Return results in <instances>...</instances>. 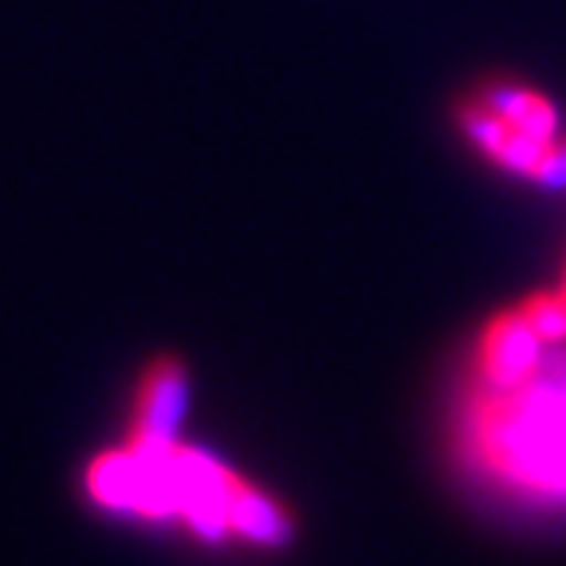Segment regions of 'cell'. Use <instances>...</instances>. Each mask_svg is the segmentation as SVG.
Wrapping results in <instances>:
<instances>
[{"label": "cell", "instance_id": "obj_1", "mask_svg": "<svg viewBox=\"0 0 566 566\" xmlns=\"http://www.w3.org/2000/svg\"><path fill=\"white\" fill-rule=\"evenodd\" d=\"M460 444L480 476L527 500H566V370L547 366L512 389H488L464 409Z\"/></svg>", "mask_w": 566, "mask_h": 566}, {"label": "cell", "instance_id": "obj_2", "mask_svg": "<svg viewBox=\"0 0 566 566\" xmlns=\"http://www.w3.org/2000/svg\"><path fill=\"white\" fill-rule=\"evenodd\" d=\"M169 452H138L130 444L123 449L98 452L87 464V495L98 507L111 512L138 515L146 523H166L177 520L181 512V495H177V476Z\"/></svg>", "mask_w": 566, "mask_h": 566}, {"label": "cell", "instance_id": "obj_3", "mask_svg": "<svg viewBox=\"0 0 566 566\" xmlns=\"http://www.w3.org/2000/svg\"><path fill=\"white\" fill-rule=\"evenodd\" d=\"M189 366L177 354H154L142 381L134 389V417L126 444L138 452H166L181 437V421L189 413Z\"/></svg>", "mask_w": 566, "mask_h": 566}, {"label": "cell", "instance_id": "obj_4", "mask_svg": "<svg viewBox=\"0 0 566 566\" xmlns=\"http://www.w3.org/2000/svg\"><path fill=\"white\" fill-rule=\"evenodd\" d=\"M547 363V343L535 335L520 307L495 311L476 338V378L488 389H512L535 378Z\"/></svg>", "mask_w": 566, "mask_h": 566}, {"label": "cell", "instance_id": "obj_5", "mask_svg": "<svg viewBox=\"0 0 566 566\" xmlns=\"http://www.w3.org/2000/svg\"><path fill=\"white\" fill-rule=\"evenodd\" d=\"M452 118H457L460 134H464L488 161H495V166L515 177L539 181V169L555 142L547 146V142H535V138H527V134H520L515 126H507L504 118L495 115L492 106L480 103L476 95L460 98V103L452 106Z\"/></svg>", "mask_w": 566, "mask_h": 566}, {"label": "cell", "instance_id": "obj_6", "mask_svg": "<svg viewBox=\"0 0 566 566\" xmlns=\"http://www.w3.org/2000/svg\"><path fill=\"white\" fill-rule=\"evenodd\" d=\"M224 512H229V535L252 543V547H287L295 539V515L287 504H280L264 488L248 484L240 472L229 476L224 492Z\"/></svg>", "mask_w": 566, "mask_h": 566}, {"label": "cell", "instance_id": "obj_7", "mask_svg": "<svg viewBox=\"0 0 566 566\" xmlns=\"http://www.w3.org/2000/svg\"><path fill=\"white\" fill-rule=\"evenodd\" d=\"M472 95L484 106H492L507 126H515L527 138L547 142V146L558 142V111L543 91L527 87V83L512 80V75H484Z\"/></svg>", "mask_w": 566, "mask_h": 566}, {"label": "cell", "instance_id": "obj_8", "mask_svg": "<svg viewBox=\"0 0 566 566\" xmlns=\"http://www.w3.org/2000/svg\"><path fill=\"white\" fill-rule=\"evenodd\" d=\"M515 307L523 311L535 335L547 346H563L566 343V295L563 292H531L523 295Z\"/></svg>", "mask_w": 566, "mask_h": 566}, {"label": "cell", "instance_id": "obj_9", "mask_svg": "<svg viewBox=\"0 0 566 566\" xmlns=\"http://www.w3.org/2000/svg\"><path fill=\"white\" fill-rule=\"evenodd\" d=\"M535 186H543V189H566V142L558 138L555 146H551V154H547V161H543V169H539V181Z\"/></svg>", "mask_w": 566, "mask_h": 566}, {"label": "cell", "instance_id": "obj_10", "mask_svg": "<svg viewBox=\"0 0 566 566\" xmlns=\"http://www.w3.org/2000/svg\"><path fill=\"white\" fill-rule=\"evenodd\" d=\"M558 292H563V295H566V272H563V287H558Z\"/></svg>", "mask_w": 566, "mask_h": 566}]
</instances>
